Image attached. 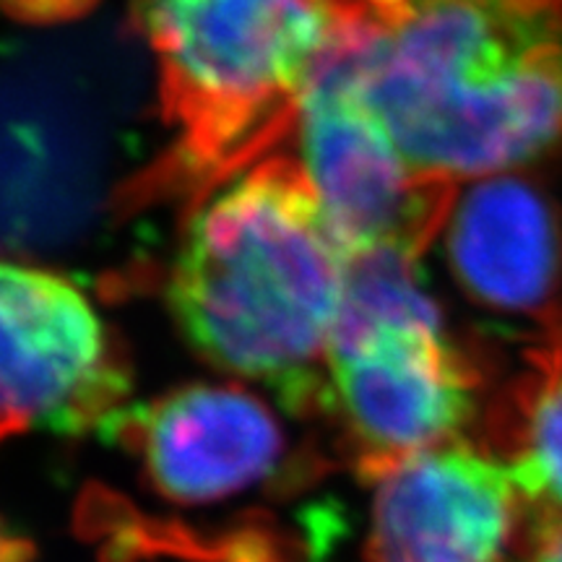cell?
<instances>
[{
	"mask_svg": "<svg viewBox=\"0 0 562 562\" xmlns=\"http://www.w3.org/2000/svg\"><path fill=\"white\" fill-rule=\"evenodd\" d=\"M341 50L419 172H516L562 144V0H344Z\"/></svg>",
	"mask_w": 562,
	"mask_h": 562,
	"instance_id": "1",
	"label": "cell"
},
{
	"mask_svg": "<svg viewBox=\"0 0 562 562\" xmlns=\"http://www.w3.org/2000/svg\"><path fill=\"white\" fill-rule=\"evenodd\" d=\"M349 266L300 159L266 157L191 216L167 305L211 368L263 385L290 414L318 417Z\"/></svg>",
	"mask_w": 562,
	"mask_h": 562,
	"instance_id": "2",
	"label": "cell"
},
{
	"mask_svg": "<svg viewBox=\"0 0 562 562\" xmlns=\"http://www.w3.org/2000/svg\"><path fill=\"white\" fill-rule=\"evenodd\" d=\"M172 128L165 182L243 165L286 123L344 32V0H131Z\"/></svg>",
	"mask_w": 562,
	"mask_h": 562,
	"instance_id": "3",
	"label": "cell"
},
{
	"mask_svg": "<svg viewBox=\"0 0 562 562\" xmlns=\"http://www.w3.org/2000/svg\"><path fill=\"white\" fill-rule=\"evenodd\" d=\"M414 261L355 256L328 347V412L360 480L459 440L476 414L480 375L419 290Z\"/></svg>",
	"mask_w": 562,
	"mask_h": 562,
	"instance_id": "4",
	"label": "cell"
},
{
	"mask_svg": "<svg viewBox=\"0 0 562 562\" xmlns=\"http://www.w3.org/2000/svg\"><path fill=\"white\" fill-rule=\"evenodd\" d=\"M300 165L355 256H417L442 229L459 182L419 172L362 94L341 40L297 112Z\"/></svg>",
	"mask_w": 562,
	"mask_h": 562,
	"instance_id": "5",
	"label": "cell"
},
{
	"mask_svg": "<svg viewBox=\"0 0 562 562\" xmlns=\"http://www.w3.org/2000/svg\"><path fill=\"white\" fill-rule=\"evenodd\" d=\"M3 438L102 430L125 409L131 370L79 286L30 263L0 271Z\"/></svg>",
	"mask_w": 562,
	"mask_h": 562,
	"instance_id": "6",
	"label": "cell"
},
{
	"mask_svg": "<svg viewBox=\"0 0 562 562\" xmlns=\"http://www.w3.org/2000/svg\"><path fill=\"white\" fill-rule=\"evenodd\" d=\"M100 432L138 461L159 497L180 505L227 501L277 476L292 480L279 419L235 383L180 385L125 406Z\"/></svg>",
	"mask_w": 562,
	"mask_h": 562,
	"instance_id": "7",
	"label": "cell"
},
{
	"mask_svg": "<svg viewBox=\"0 0 562 562\" xmlns=\"http://www.w3.org/2000/svg\"><path fill=\"white\" fill-rule=\"evenodd\" d=\"M364 562H508L529 503L508 467L472 442L414 453L378 474Z\"/></svg>",
	"mask_w": 562,
	"mask_h": 562,
	"instance_id": "8",
	"label": "cell"
},
{
	"mask_svg": "<svg viewBox=\"0 0 562 562\" xmlns=\"http://www.w3.org/2000/svg\"><path fill=\"white\" fill-rule=\"evenodd\" d=\"M446 256L463 292L495 313H558L562 286V211L521 172L469 180L456 193Z\"/></svg>",
	"mask_w": 562,
	"mask_h": 562,
	"instance_id": "9",
	"label": "cell"
},
{
	"mask_svg": "<svg viewBox=\"0 0 562 562\" xmlns=\"http://www.w3.org/2000/svg\"><path fill=\"white\" fill-rule=\"evenodd\" d=\"M544 326L542 347L492 409L490 442L526 503L562 513V313Z\"/></svg>",
	"mask_w": 562,
	"mask_h": 562,
	"instance_id": "10",
	"label": "cell"
},
{
	"mask_svg": "<svg viewBox=\"0 0 562 562\" xmlns=\"http://www.w3.org/2000/svg\"><path fill=\"white\" fill-rule=\"evenodd\" d=\"M518 562H562V513L529 505Z\"/></svg>",
	"mask_w": 562,
	"mask_h": 562,
	"instance_id": "11",
	"label": "cell"
}]
</instances>
